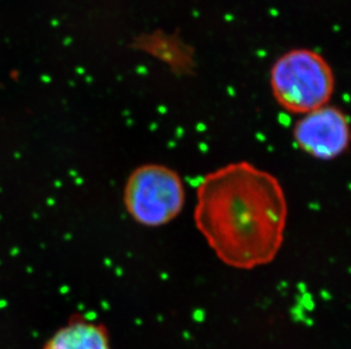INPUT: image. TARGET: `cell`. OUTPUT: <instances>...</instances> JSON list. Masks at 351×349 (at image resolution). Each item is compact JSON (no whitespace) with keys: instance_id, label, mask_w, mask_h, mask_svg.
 Wrapping results in <instances>:
<instances>
[{"instance_id":"5","label":"cell","mask_w":351,"mask_h":349,"mask_svg":"<svg viewBox=\"0 0 351 349\" xmlns=\"http://www.w3.org/2000/svg\"><path fill=\"white\" fill-rule=\"evenodd\" d=\"M133 48L159 60L176 75H189L195 70V50L178 34L162 30L143 34L134 39Z\"/></svg>"},{"instance_id":"6","label":"cell","mask_w":351,"mask_h":349,"mask_svg":"<svg viewBox=\"0 0 351 349\" xmlns=\"http://www.w3.org/2000/svg\"><path fill=\"white\" fill-rule=\"evenodd\" d=\"M43 349H112V345L106 326L75 314L53 333Z\"/></svg>"},{"instance_id":"3","label":"cell","mask_w":351,"mask_h":349,"mask_svg":"<svg viewBox=\"0 0 351 349\" xmlns=\"http://www.w3.org/2000/svg\"><path fill=\"white\" fill-rule=\"evenodd\" d=\"M123 202L136 224L162 227L182 212L186 203L184 183L171 167L160 164L141 165L126 179Z\"/></svg>"},{"instance_id":"2","label":"cell","mask_w":351,"mask_h":349,"mask_svg":"<svg viewBox=\"0 0 351 349\" xmlns=\"http://www.w3.org/2000/svg\"><path fill=\"white\" fill-rule=\"evenodd\" d=\"M269 86L275 101L285 112L305 115L331 101L335 89V72L321 53L297 48L275 60Z\"/></svg>"},{"instance_id":"1","label":"cell","mask_w":351,"mask_h":349,"mask_svg":"<svg viewBox=\"0 0 351 349\" xmlns=\"http://www.w3.org/2000/svg\"><path fill=\"white\" fill-rule=\"evenodd\" d=\"M195 198V227L222 263L252 270L278 257L289 209L274 174L250 162H232L206 174Z\"/></svg>"},{"instance_id":"4","label":"cell","mask_w":351,"mask_h":349,"mask_svg":"<svg viewBox=\"0 0 351 349\" xmlns=\"http://www.w3.org/2000/svg\"><path fill=\"white\" fill-rule=\"evenodd\" d=\"M299 150L312 158L330 161L345 155L350 144V125L343 110L323 105L302 115L292 129Z\"/></svg>"}]
</instances>
